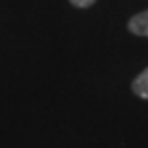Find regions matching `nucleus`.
I'll use <instances>...</instances> for the list:
<instances>
[{"mask_svg": "<svg viewBox=\"0 0 148 148\" xmlns=\"http://www.w3.org/2000/svg\"><path fill=\"white\" fill-rule=\"evenodd\" d=\"M73 6H77V8H88V6H92L96 0H69Z\"/></svg>", "mask_w": 148, "mask_h": 148, "instance_id": "nucleus-3", "label": "nucleus"}, {"mask_svg": "<svg viewBox=\"0 0 148 148\" xmlns=\"http://www.w3.org/2000/svg\"><path fill=\"white\" fill-rule=\"evenodd\" d=\"M127 27H129L131 33L138 35V37H148V10L133 16L127 23Z\"/></svg>", "mask_w": 148, "mask_h": 148, "instance_id": "nucleus-1", "label": "nucleus"}, {"mask_svg": "<svg viewBox=\"0 0 148 148\" xmlns=\"http://www.w3.org/2000/svg\"><path fill=\"white\" fill-rule=\"evenodd\" d=\"M131 87H133V92L137 94V96L148 100V67L143 69V71L135 77V81H133Z\"/></svg>", "mask_w": 148, "mask_h": 148, "instance_id": "nucleus-2", "label": "nucleus"}]
</instances>
